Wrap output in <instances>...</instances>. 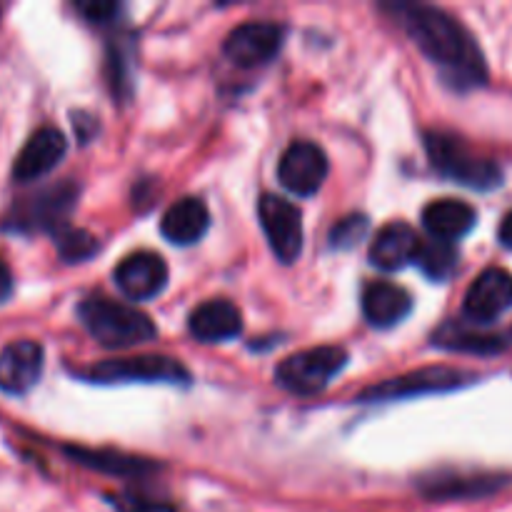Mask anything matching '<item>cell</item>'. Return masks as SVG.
<instances>
[{
	"instance_id": "4",
	"label": "cell",
	"mask_w": 512,
	"mask_h": 512,
	"mask_svg": "<svg viewBox=\"0 0 512 512\" xmlns=\"http://www.w3.org/2000/svg\"><path fill=\"white\" fill-rule=\"evenodd\" d=\"M75 200H78V185L70 180H60V183L40 188L35 193L23 195L13 203L3 220V230L10 233H58L65 228V220L73 213Z\"/></svg>"
},
{
	"instance_id": "27",
	"label": "cell",
	"mask_w": 512,
	"mask_h": 512,
	"mask_svg": "<svg viewBox=\"0 0 512 512\" xmlns=\"http://www.w3.org/2000/svg\"><path fill=\"white\" fill-rule=\"evenodd\" d=\"M115 508H118L120 512H173L170 505L150 503V500L135 498V495H128V498L115 500Z\"/></svg>"
},
{
	"instance_id": "8",
	"label": "cell",
	"mask_w": 512,
	"mask_h": 512,
	"mask_svg": "<svg viewBox=\"0 0 512 512\" xmlns=\"http://www.w3.org/2000/svg\"><path fill=\"white\" fill-rule=\"evenodd\" d=\"M268 243L280 263H295L303 253V220L300 210L280 195H263L258 205Z\"/></svg>"
},
{
	"instance_id": "5",
	"label": "cell",
	"mask_w": 512,
	"mask_h": 512,
	"mask_svg": "<svg viewBox=\"0 0 512 512\" xmlns=\"http://www.w3.org/2000/svg\"><path fill=\"white\" fill-rule=\"evenodd\" d=\"M345 365H348V350L338 345H320L285 358L275 370V380L280 388L295 395H315L328 388L330 380Z\"/></svg>"
},
{
	"instance_id": "26",
	"label": "cell",
	"mask_w": 512,
	"mask_h": 512,
	"mask_svg": "<svg viewBox=\"0 0 512 512\" xmlns=\"http://www.w3.org/2000/svg\"><path fill=\"white\" fill-rule=\"evenodd\" d=\"M75 10L90 23H108L110 15L118 13L115 3H103V0H90V3H75Z\"/></svg>"
},
{
	"instance_id": "10",
	"label": "cell",
	"mask_w": 512,
	"mask_h": 512,
	"mask_svg": "<svg viewBox=\"0 0 512 512\" xmlns=\"http://www.w3.org/2000/svg\"><path fill=\"white\" fill-rule=\"evenodd\" d=\"M283 45V28L268 20L243 23L225 40V55L238 68H258L265 65Z\"/></svg>"
},
{
	"instance_id": "29",
	"label": "cell",
	"mask_w": 512,
	"mask_h": 512,
	"mask_svg": "<svg viewBox=\"0 0 512 512\" xmlns=\"http://www.w3.org/2000/svg\"><path fill=\"white\" fill-rule=\"evenodd\" d=\"M500 243H503L505 248L512 250V210L505 215L503 225H500Z\"/></svg>"
},
{
	"instance_id": "9",
	"label": "cell",
	"mask_w": 512,
	"mask_h": 512,
	"mask_svg": "<svg viewBox=\"0 0 512 512\" xmlns=\"http://www.w3.org/2000/svg\"><path fill=\"white\" fill-rule=\"evenodd\" d=\"M278 178L295 195L308 198V195L318 193L328 178V158H325L323 148L310 140H295L280 158Z\"/></svg>"
},
{
	"instance_id": "18",
	"label": "cell",
	"mask_w": 512,
	"mask_h": 512,
	"mask_svg": "<svg viewBox=\"0 0 512 512\" xmlns=\"http://www.w3.org/2000/svg\"><path fill=\"white\" fill-rule=\"evenodd\" d=\"M413 310V298L400 285L375 280L363 290V315L375 328H393Z\"/></svg>"
},
{
	"instance_id": "3",
	"label": "cell",
	"mask_w": 512,
	"mask_h": 512,
	"mask_svg": "<svg viewBox=\"0 0 512 512\" xmlns=\"http://www.w3.org/2000/svg\"><path fill=\"white\" fill-rule=\"evenodd\" d=\"M425 150L430 165L455 183L475 190H493L503 183V173L493 160L478 155L463 138L448 130H428Z\"/></svg>"
},
{
	"instance_id": "16",
	"label": "cell",
	"mask_w": 512,
	"mask_h": 512,
	"mask_svg": "<svg viewBox=\"0 0 512 512\" xmlns=\"http://www.w3.org/2000/svg\"><path fill=\"white\" fill-rule=\"evenodd\" d=\"M423 243H420L418 233L410 228L403 220H395V223L383 225L375 235V240L370 243V263L380 270H393L405 268L410 263H418V255Z\"/></svg>"
},
{
	"instance_id": "24",
	"label": "cell",
	"mask_w": 512,
	"mask_h": 512,
	"mask_svg": "<svg viewBox=\"0 0 512 512\" xmlns=\"http://www.w3.org/2000/svg\"><path fill=\"white\" fill-rule=\"evenodd\" d=\"M418 265L423 268V273L428 278L448 280L453 275L455 265H458V253H455L453 243H443V240H430V243H423L418 255Z\"/></svg>"
},
{
	"instance_id": "12",
	"label": "cell",
	"mask_w": 512,
	"mask_h": 512,
	"mask_svg": "<svg viewBox=\"0 0 512 512\" xmlns=\"http://www.w3.org/2000/svg\"><path fill=\"white\" fill-rule=\"evenodd\" d=\"M65 150H68L65 135L55 125H43V128H38L25 140L20 153L15 155L13 180L30 183V180L43 178V175H48L63 160Z\"/></svg>"
},
{
	"instance_id": "14",
	"label": "cell",
	"mask_w": 512,
	"mask_h": 512,
	"mask_svg": "<svg viewBox=\"0 0 512 512\" xmlns=\"http://www.w3.org/2000/svg\"><path fill=\"white\" fill-rule=\"evenodd\" d=\"M508 480L493 473H460V470H440V473L420 478V493L430 500H475L493 495Z\"/></svg>"
},
{
	"instance_id": "6",
	"label": "cell",
	"mask_w": 512,
	"mask_h": 512,
	"mask_svg": "<svg viewBox=\"0 0 512 512\" xmlns=\"http://www.w3.org/2000/svg\"><path fill=\"white\" fill-rule=\"evenodd\" d=\"M80 378L90 383H168L188 385L190 373L180 360L165 358V355H140V358L103 360L88 370H80Z\"/></svg>"
},
{
	"instance_id": "1",
	"label": "cell",
	"mask_w": 512,
	"mask_h": 512,
	"mask_svg": "<svg viewBox=\"0 0 512 512\" xmlns=\"http://www.w3.org/2000/svg\"><path fill=\"white\" fill-rule=\"evenodd\" d=\"M395 23L405 28L413 43L428 55L453 88L470 90L488 80L483 50L460 20L435 5L393 3L385 5Z\"/></svg>"
},
{
	"instance_id": "20",
	"label": "cell",
	"mask_w": 512,
	"mask_h": 512,
	"mask_svg": "<svg viewBox=\"0 0 512 512\" xmlns=\"http://www.w3.org/2000/svg\"><path fill=\"white\" fill-rule=\"evenodd\" d=\"M210 213L200 198H183L165 210L160 233L175 245H193L208 233Z\"/></svg>"
},
{
	"instance_id": "19",
	"label": "cell",
	"mask_w": 512,
	"mask_h": 512,
	"mask_svg": "<svg viewBox=\"0 0 512 512\" xmlns=\"http://www.w3.org/2000/svg\"><path fill=\"white\" fill-rule=\"evenodd\" d=\"M475 215L473 205L463 203L455 198L433 200L428 208L423 210V225L433 240H443V243H455L463 235H468L475 228Z\"/></svg>"
},
{
	"instance_id": "22",
	"label": "cell",
	"mask_w": 512,
	"mask_h": 512,
	"mask_svg": "<svg viewBox=\"0 0 512 512\" xmlns=\"http://www.w3.org/2000/svg\"><path fill=\"white\" fill-rule=\"evenodd\" d=\"M433 343L445 350H458V353H473V355H495L505 348L503 338L488 333H478V330L463 328L458 323H445L438 333L433 335Z\"/></svg>"
},
{
	"instance_id": "17",
	"label": "cell",
	"mask_w": 512,
	"mask_h": 512,
	"mask_svg": "<svg viewBox=\"0 0 512 512\" xmlns=\"http://www.w3.org/2000/svg\"><path fill=\"white\" fill-rule=\"evenodd\" d=\"M190 335L200 343H223L243 330V315L230 300H208L190 313Z\"/></svg>"
},
{
	"instance_id": "11",
	"label": "cell",
	"mask_w": 512,
	"mask_h": 512,
	"mask_svg": "<svg viewBox=\"0 0 512 512\" xmlns=\"http://www.w3.org/2000/svg\"><path fill=\"white\" fill-rule=\"evenodd\" d=\"M512 308V273L505 268H488L473 280L465 293L463 313L470 323H493Z\"/></svg>"
},
{
	"instance_id": "23",
	"label": "cell",
	"mask_w": 512,
	"mask_h": 512,
	"mask_svg": "<svg viewBox=\"0 0 512 512\" xmlns=\"http://www.w3.org/2000/svg\"><path fill=\"white\" fill-rule=\"evenodd\" d=\"M55 238V248H58V255L65 260V263H85V260L93 258L98 253V238L90 235L88 230L83 228H60Z\"/></svg>"
},
{
	"instance_id": "15",
	"label": "cell",
	"mask_w": 512,
	"mask_h": 512,
	"mask_svg": "<svg viewBox=\"0 0 512 512\" xmlns=\"http://www.w3.org/2000/svg\"><path fill=\"white\" fill-rule=\"evenodd\" d=\"M115 283L130 300H150L168 285V265L158 253L140 250L115 268Z\"/></svg>"
},
{
	"instance_id": "25",
	"label": "cell",
	"mask_w": 512,
	"mask_h": 512,
	"mask_svg": "<svg viewBox=\"0 0 512 512\" xmlns=\"http://www.w3.org/2000/svg\"><path fill=\"white\" fill-rule=\"evenodd\" d=\"M368 230V218L365 215H350L343 218L330 233V245L333 248H353L355 243H360V238Z\"/></svg>"
},
{
	"instance_id": "21",
	"label": "cell",
	"mask_w": 512,
	"mask_h": 512,
	"mask_svg": "<svg viewBox=\"0 0 512 512\" xmlns=\"http://www.w3.org/2000/svg\"><path fill=\"white\" fill-rule=\"evenodd\" d=\"M63 453L68 455L73 463L85 465L90 470H100V473L108 475H123V478H140V475H148L160 470V465H155L148 458H135V455L120 453V450H93V448H63Z\"/></svg>"
},
{
	"instance_id": "7",
	"label": "cell",
	"mask_w": 512,
	"mask_h": 512,
	"mask_svg": "<svg viewBox=\"0 0 512 512\" xmlns=\"http://www.w3.org/2000/svg\"><path fill=\"white\" fill-rule=\"evenodd\" d=\"M470 380H473V375L465 373V370L430 365V368L413 370V373H405L400 378H390L385 383L373 385L360 395V400H400L413 398V395L448 393V390L463 388Z\"/></svg>"
},
{
	"instance_id": "28",
	"label": "cell",
	"mask_w": 512,
	"mask_h": 512,
	"mask_svg": "<svg viewBox=\"0 0 512 512\" xmlns=\"http://www.w3.org/2000/svg\"><path fill=\"white\" fill-rule=\"evenodd\" d=\"M10 295H13V273H10L8 265L0 260V303H5Z\"/></svg>"
},
{
	"instance_id": "2",
	"label": "cell",
	"mask_w": 512,
	"mask_h": 512,
	"mask_svg": "<svg viewBox=\"0 0 512 512\" xmlns=\"http://www.w3.org/2000/svg\"><path fill=\"white\" fill-rule=\"evenodd\" d=\"M80 323L103 348H133L155 338V325L140 310L108 298H88L78 305Z\"/></svg>"
},
{
	"instance_id": "13",
	"label": "cell",
	"mask_w": 512,
	"mask_h": 512,
	"mask_svg": "<svg viewBox=\"0 0 512 512\" xmlns=\"http://www.w3.org/2000/svg\"><path fill=\"white\" fill-rule=\"evenodd\" d=\"M43 345L35 340H13L0 350V390L25 395L43 375Z\"/></svg>"
}]
</instances>
